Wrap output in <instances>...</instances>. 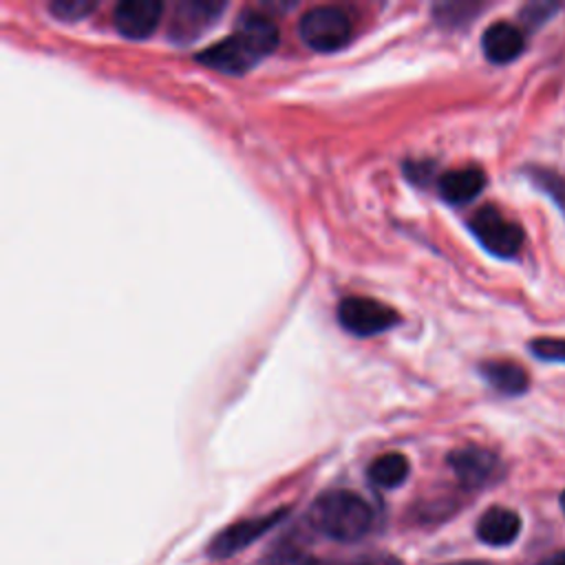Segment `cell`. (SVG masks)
I'll list each match as a JSON object with an SVG mask.
<instances>
[{
  "label": "cell",
  "mask_w": 565,
  "mask_h": 565,
  "mask_svg": "<svg viewBox=\"0 0 565 565\" xmlns=\"http://www.w3.org/2000/svg\"><path fill=\"white\" fill-rule=\"evenodd\" d=\"M521 532V516L510 508H488L477 521V539L492 547L510 545Z\"/></svg>",
  "instance_id": "8fae6325"
},
{
  "label": "cell",
  "mask_w": 565,
  "mask_h": 565,
  "mask_svg": "<svg viewBox=\"0 0 565 565\" xmlns=\"http://www.w3.org/2000/svg\"><path fill=\"white\" fill-rule=\"evenodd\" d=\"M539 565H565V552H556V554H550L545 561H541Z\"/></svg>",
  "instance_id": "ffe728a7"
},
{
  "label": "cell",
  "mask_w": 565,
  "mask_h": 565,
  "mask_svg": "<svg viewBox=\"0 0 565 565\" xmlns=\"http://www.w3.org/2000/svg\"><path fill=\"white\" fill-rule=\"evenodd\" d=\"M468 227L483 249L499 258H512L523 245V230L514 221L505 218L497 207L483 205L470 218Z\"/></svg>",
  "instance_id": "277c9868"
},
{
  "label": "cell",
  "mask_w": 565,
  "mask_h": 565,
  "mask_svg": "<svg viewBox=\"0 0 565 565\" xmlns=\"http://www.w3.org/2000/svg\"><path fill=\"white\" fill-rule=\"evenodd\" d=\"M278 46V26L254 11L241 13L232 35L196 53V62L225 75H241L254 68Z\"/></svg>",
  "instance_id": "6da1fadb"
},
{
  "label": "cell",
  "mask_w": 565,
  "mask_h": 565,
  "mask_svg": "<svg viewBox=\"0 0 565 565\" xmlns=\"http://www.w3.org/2000/svg\"><path fill=\"white\" fill-rule=\"evenodd\" d=\"M225 9L223 2H207V0H183L174 7V15L168 26V35L172 42L188 44L201 33H205L221 11Z\"/></svg>",
  "instance_id": "ba28073f"
},
{
  "label": "cell",
  "mask_w": 565,
  "mask_h": 565,
  "mask_svg": "<svg viewBox=\"0 0 565 565\" xmlns=\"http://www.w3.org/2000/svg\"><path fill=\"white\" fill-rule=\"evenodd\" d=\"M468 565H472V563H468Z\"/></svg>",
  "instance_id": "7402d4cb"
},
{
  "label": "cell",
  "mask_w": 565,
  "mask_h": 565,
  "mask_svg": "<svg viewBox=\"0 0 565 565\" xmlns=\"http://www.w3.org/2000/svg\"><path fill=\"white\" fill-rule=\"evenodd\" d=\"M530 179L536 188H541L556 205L558 210L565 214V177L556 174L552 170L545 168H532L530 170Z\"/></svg>",
  "instance_id": "9a60e30c"
},
{
  "label": "cell",
  "mask_w": 565,
  "mask_h": 565,
  "mask_svg": "<svg viewBox=\"0 0 565 565\" xmlns=\"http://www.w3.org/2000/svg\"><path fill=\"white\" fill-rule=\"evenodd\" d=\"M448 466L459 479V483L468 490L492 483L501 470L497 455L481 446H463L452 450L448 455Z\"/></svg>",
  "instance_id": "52a82bcc"
},
{
  "label": "cell",
  "mask_w": 565,
  "mask_h": 565,
  "mask_svg": "<svg viewBox=\"0 0 565 565\" xmlns=\"http://www.w3.org/2000/svg\"><path fill=\"white\" fill-rule=\"evenodd\" d=\"M479 371L486 382L503 395H521L530 382L525 369L510 360H488L481 364Z\"/></svg>",
  "instance_id": "4fadbf2b"
},
{
  "label": "cell",
  "mask_w": 565,
  "mask_h": 565,
  "mask_svg": "<svg viewBox=\"0 0 565 565\" xmlns=\"http://www.w3.org/2000/svg\"><path fill=\"white\" fill-rule=\"evenodd\" d=\"M532 355L547 362H565V340L556 338H536L530 342Z\"/></svg>",
  "instance_id": "e0dca14e"
},
{
  "label": "cell",
  "mask_w": 565,
  "mask_h": 565,
  "mask_svg": "<svg viewBox=\"0 0 565 565\" xmlns=\"http://www.w3.org/2000/svg\"><path fill=\"white\" fill-rule=\"evenodd\" d=\"M285 514H287V508H278L269 514L254 516V519H241V521L227 525L210 541L207 554L212 558H227V556L245 550L247 545L258 541L265 532H269L278 521H282Z\"/></svg>",
  "instance_id": "8992f818"
},
{
  "label": "cell",
  "mask_w": 565,
  "mask_h": 565,
  "mask_svg": "<svg viewBox=\"0 0 565 565\" xmlns=\"http://www.w3.org/2000/svg\"><path fill=\"white\" fill-rule=\"evenodd\" d=\"M298 35L309 49L318 53H333L351 40V20L338 7H311L300 15Z\"/></svg>",
  "instance_id": "3957f363"
},
{
  "label": "cell",
  "mask_w": 565,
  "mask_h": 565,
  "mask_svg": "<svg viewBox=\"0 0 565 565\" xmlns=\"http://www.w3.org/2000/svg\"><path fill=\"white\" fill-rule=\"evenodd\" d=\"M483 55L494 64H508L516 60L525 49V38L521 29L510 22H494L481 35Z\"/></svg>",
  "instance_id": "30bf717a"
},
{
  "label": "cell",
  "mask_w": 565,
  "mask_h": 565,
  "mask_svg": "<svg viewBox=\"0 0 565 565\" xmlns=\"http://www.w3.org/2000/svg\"><path fill=\"white\" fill-rule=\"evenodd\" d=\"M554 11H556V4H547V2L527 4V7L523 9V22L530 24V26H539V24L545 22Z\"/></svg>",
  "instance_id": "d6986e66"
},
{
  "label": "cell",
  "mask_w": 565,
  "mask_h": 565,
  "mask_svg": "<svg viewBox=\"0 0 565 565\" xmlns=\"http://www.w3.org/2000/svg\"><path fill=\"white\" fill-rule=\"evenodd\" d=\"M307 519L320 534L340 543H353L371 530L373 510L351 490H329L311 503Z\"/></svg>",
  "instance_id": "7a4b0ae2"
},
{
  "label": "cell",
  "mask_w": 565,
  "mask_h": 565,
  "mask_svg": "<svg viewBox=\"0 0 565 565\" xmlns=\"http://www.w3.org/2000/svg\"><path fill=\"white\" fill-rule=\"evenodd\" d=\"M263 565H318V563L309 552L287 545V547L271 552Z\"/></svg>",
  "instance_id": "ac0fdd59"
},
{
  "label": "cell",
  "mask_w": 565,
  "mask_h": 565,
  "mask_svg": "<svg viewBox=\"0 0 565 565\" xmlns=\"http://www.w3.org/2000/svg\"><path fill=\"white\" fill-rule=\"evenodd\" d=\"M486 185V174L479 166L452 168L439 177V194L452 205H463L472 201Z\"/></svg>",
  "instance_id": "7c38bea8"
},
{
  "label": "cell",
  "mask_w": 565,
  "mask_h": 565,
  "mask_svg": "<svg viewBox=\"0 0 565 565\" xmlns=\"http://www.w3.org/2000/svg\"><path fill=\"white\" fill-rule=\"evenodd\" d=\"M95 7H97L95 0H55L49 4L51 13L64 22H77L88 13H93Z\"/></svg>",
  "instance_id": "2e32d148"
},
{
  "label": "cell",
  "mask_w": 565,
  "mask_h": 565,
  "mask_svg": "<svg viewBox=\"0 0 565 565\" xmlns=\"http://www.w3.org/2000/svg\"><path fill=\"white\" fill-rule=\"evenodd\" d=\"M561 505H563V510H565V492L561 494Z\"/></svg>",
  "instance_id": "44dd1931"
},
{
  "label": "cell",
  "mask_w": 565,
  "mask_h": 565,
  "mask_svg": "<svg viewBox=\"0 0 565 565\" xmlns=\"http://www.w3.org/2000/svg\"><path fill=\"white\" fill-rule=\"evenodd\" d=\"M338 322L344 331L366 338L395 327L399 322V316L393 307L375 298L349 296L338 305Z\"/></svg>",
  "instance_id": "5b68a950"
},
{
  "label": "cell",
  "mask_w": 565,
  "mask_h": 565,
  "mask_svg": "<svg viewBox=\"0 0 565 565\" xmlns=\"http://www.w3.org/2000/svg\"><path fill=\"white\" fill-rule=\"evenodd\" d=\"M408 459L402 452H386L380 455L371 461L369 466V479L377 486V488H397L399 483L406 481L408 477Z\"/></svg>",
  "instance_id": "5bb4252c"
},
{
  "label": "cell",
  "mask_w": 565,
  "mask_h": 565,
  "mask_svg": "<svg viewBox=\"0 0 565 565\" xmlns=\"http://www.w3.org/2000/svg\"><path fill=\"white\" fill-rule=\"evenodd\" d=\"M163 13V4L159 0H124L113 11L115 29L130 40L148 38Z\"/></svg>",
  "instance_id": "9c48e42d"
}]
</instances>
